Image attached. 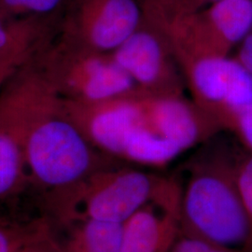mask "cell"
I'll use <instances>...</instances> for the list:
<instances>
[{
  "label": "cell",
  "instance_id": "obj_1",
  "mask_svg": "<svg viewBox=\"0 0 252 252\" xmlns=\"http://www.w3.org/2000/svg\"><path fill=\"white\" fill-rule=\"evenodd\" d=\"M62 104L67 116L101 153L148 169L163 168L220 133L185 95L137 89L96 103L62 99Z\"/></svg>",
  "mask_w": 252,
  "mask_h": 252
},
{
  "label": "cell",
  "instance_id": "obj_13",
  "mask_svg": "<svg viewBox=\"0 0 252 252\" xmlns=\"http://www.w3.org/2000/svg\"><path fill=\"white\" fill-rule=\"evenodd\" d=\"M56 17L57 15L6 20L0 16V53L43 47Z\"/></svg>",
  "mask_w": 252,
  "mask_h": 252
},
{
  "label": "cell",
  "instance_id": "obj_2",
  "mask_svg": "<svg viewBox=\"0 0 252 252\" xmlns=\"http://www.w3.org/2000/svg\"><path fill=\"white\" fill-rule=\"evenodd\" d=\"M218 135L200 145L187 164L180 230L246 252L252 233L235 179L237 148L219 141Z\"/></svg>",
  "mask_w": 252,
  "mask_h": 252
},
{
  "label": "cell",
  "instance_id": "obj_6",
  "mask_svg": "<svg viewBox=\"0 0 252 252\" xmlns=\"http://www.w3.org/2000/svg\"><path fill=\"white\" fill-rule=\"evenodd\" d=\"M36 63L56 94L67 101L96 103L137 90L110 54L63 38L45 50Z\"/></svg>",
  "mask_w": 252,
  "mask_h": 252
},
{
  "label": "cell",
  "instance_id": "obj_5",
  "mask_svg": "<svg viewBox=\"0 0 252 252\" xmlns=\"http://www.w3.org/2000/svg\"><path fill=\"white\" fill-rule=\"evenodd\" d=\"M179 63L200 57L232 56L252 32V0H218L193 10L175 5L159 21Z\"/></svg>",
  "mask_w": 252,
  "mask_h": 252
},
{
  "label": "cell",
  "instance_id": "obj_15",
  "mask_svg": "<svg viewBox=\"0 0 252 252\" xmlns=\"http://www.w3.org/2000/svg\"><path fill=\"white\" fill-rule=\"evenodd\" d=\"M235 179L252 233V153L243 147L236 151Z\"/></svg>",
  "mask_w": 252,
  "mask_h": 252
},
{
  "label": "cell",
  "instance_id": "obj_18",
  "mask_svg": "<svg viewBox=\"0 0 252 252\" xmlns=\"http://www.w3.org/2000/svg\"><path fill=\"white\" fill-rule=\"evenodd\" d=\"M41 226L25 229L0 222V252H18L32 241Z\"/></svg>",
  "mask_w": 252,
  "mask_h": 252
},
{
  "label": "cell",
  "instance_id": "obj_14",
  "mask_svg": "<svg viewBox=\"0 0 252 252\" xmlns=\"http://www.w3.org/2000/svg\"><path fill=\"white\" fill-rule=\"evenodd\" d=\"M69 0H0V16L6 20L57 15Z\"/></svg>",
  "mask_w": 252,
  "mask_h": 252
},
{
  "label": "cell",
  "instance_id": "obj_7",
  "mask_svg": "<svg viewBox=\"0 0 252 252\" xmlns=\"http://www.w3.org/2000/svg\"><path fill=\"white\" fill-rule=\"evenodd\" d=\"M44 81L36 58L0 92V199L15 194L28 181L27 129Z\"/></svg>",
  "mask_w": 252,
  "mask_h": 252
},
{
  "label": "cell",
  "instance_id": "obj_19",
  "mask_svg": "<svg viewBox=\"0 0 252 252\" xmlns=\"http://www.w3.org/2000/svg\"><path fill=\"white\" fill-rule=\"evenodd\" d=\"M169 252H245L223 247L180 230Z\"/></svg>",
  "mask_w": 252,
  "mask_h": 252
},
{
  "label": "cell",
  "instance_id": "obj_23",
  "mask_svg": "<svg viewBox=\"0 0 252 252\" xmlns=\"http://www.w3.org/2000/svg\"><path fill=\"white\" fill-rule=\"evenodd\" d=\"M32 240H33V239H32ZM18 252H34V251H33V249L31 248L30 243H29L27 246H26L25 248H23L22 250H20Z\"/></svg>",
  "mask_w": 252,
  "mask_h": 252
},
{
  "label": "cell",
  "instance_id": "obj_20",
  "mask_svg": "<svg viewBox=\"0 0 252 252\" xmlns=\"http://www.w3.org/2000/svg\"><path fill=\"white\" fill-rule=\"evenodd\" d=\"M30 246L34 252H67L63 249L62 244L55 240L49 233L48 228L41 226L36 233Z\"/></svg>",
  "mask_w": 252,
  "mask_h": 252
},
{
  "label": "cell",
  "instance_id": "obj_10",
  "mask_svg": "<svg viewBox=\"0 0 252 252\" xmlns=\"http://www.w3.org/2000/svg\"><path fill=\"white\" fill-rule=\"evenodd\" d=\"M141 21L138 0H69L61 27L62 38L110 54Z\"/></svg>",
  "mask_w": 252,
  "mask_h": 252
},
{
  "label": "cell",
  "instance_id": "obj_21",
  "mask_svg": "<svg viewBox=\"0 0 252 252\" xmlns=\"http://www.w3.org/2000/svg\"><path fill=\"white\" fill-rule=\"evenodd\" d=\"M232 56L252 77V32L235 49Z\"/></svg>",
  "mask_w": 252,
  "mask_h": 252
},
{
  "label": "cell",
  "instance_id": "obj_9",
  "mask_svg": "<svg viewBox=\"0 0 252 252\" xmlns=\"http://www.w3.org/2000/svg\"><path fill=\"white\" fill-rule=\"evenodd\" d=\"M180 67L192 102L220 132L226 118L252 101V77L233 56L200 57Z\"/></svg>",
  "mask_w": 252,
  "mask_h": 252
},
{
  "label": "cell",
  "instance_id": "obj_3",
  "mask_svg": "<svg viewBox=\"0 0 252 252\" xmlns=\"http://www.w3.org/2000/svg\"><path fill=\"white\" fill-rule=\"evenodd\" d=\"M26 162L28 181L48 194L121 162L91 143L45 79L27 129Z\"/></svg>",
  "mask_w": 252,
  "mask_h": 252
},
{
  "label": "cell",
  "instance_id": "obj_12",
  "mask_svg": "<svg viewBox=\"0 0 252 252\" xmlns=\"http://www.w3.org/2000/svg\"><path fill=\"white\" fill-rule=\"evenodd\" d=\"M62 242L67 252H121L124 223L100 220H78L63 224Z\"/></svg>",
  "mask_w": 252,
  "mask_h": 252
},
{
  "label": "cell",
  "instance_id": "obj_8",
  "mask_svg": "<svg viewBox=\"0 0 252 252\" xmlns=\"http://www.w3.org/2000/svg\"><path fill=\"white\" fill-rule=\"evenodd\" d=\"M110 55L138 90L184 95L186 81L176 55L161 30L142 12L139 26Z\"/></svg>",
  "mask_w": 252,
  "mask_h": 252
},
{
  "label": "cell",
  "instance_id": "obj_11",
  "mask_svg": "<svg viewBox=\"0 0 252 252\" xmlns=\"http://www.w3.org/2000/svg\"><path fill=\"white\" fill-rule=\"evenodd\" d=\"M181 183L173 178L124 223L121 252H169L180 232Z\"/></svg>",
  "mask_w": 252,
  "mask_h": 252
},
{
  "label": "cell",
  "instance_id": "obj_22",
  "mask_svg": "<svg viewBox=\"0 0 252 252\" xmlns=\"http://www.w3.org/2000/svg\"><path fill=\"white\" fill-rule=\"evenodd\" d=\"M218 0H189V6L193 10L202 9Z\"/></svg>",
  "mask_w": 252,
  "mask_h": 252
},
{
  "label": "cell",
  "instance_id": "obj_16",
  "mask_svg": "<svg viewBox=\"0 0 252 252\" xmlns=\"http://www.w3.org/2000/svg\"><path fill=\"white\" fill-rule=\"evenodd\" d=\"M221 132L231 133L241 147L252 153V101L226 118Z\"/></svg>",
  "mask_w": 252,
  "mask_h": 252
},
{
  "label": "cell",
  "instance_id": "obj_24",
  "mask_svg": "<svg viewBox=\"0 0 252 252\" xmlns=\"http://www.w3.org/2000/svg\"><path fill=\"white\" fill-rule=\"evenodd\" d=\"M246 252H252V242L251 243V245L249 246V248L247 249V251H246Z\"/></svg>",
  "mask_w": 252,
  "mask_h": 252
},
{
  "label": "cell",
  "instance_id": "obj_17",
  "mask_svg": "<svg viewBox=\"0 0 252 252\" xmlns=\"http://www.w3.org/2000/svg\"><path fill=\"white\" fill-rule=\"evenodd\" d=\"M41 48L42 47L23 48L0 53V89L27 63L36 59Z\"/></svg>",
  "mask_w": 252,
  "mask_h": 252
},
{
  "label": "cell",
  "instance_id": "obj_4",
  "mask_svg": "<svg viewBox=\"0 0 252 252\" xmlns=\"http://www.w3.org/2000/svg\"><path fill=\"white\" fill-rule=\"evenodd\" d=\"M173 178L119 162L94 172L67 188L48 193L46 201L61 225L85 220L125 223L157 197Z\"/></svg>",
  "mask_w": 252,
  "mask_h": 252
}]
</instances>
